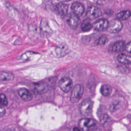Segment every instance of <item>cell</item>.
Returning <instances> with one entry per match:
<instances>
[{
  "label": "cell",
  "mask_w": 131,
  "mask_h": 131,
  "mask_svg": "<svg viewBox=\"0 0 131 131\" xmlns=\"http://www.w3.org/2000/svg\"><path fill=\"white\" fill-rule=\"evenodd\" d=\"M108 41V38L106 36H103L98 38L95 40V43L98 46V45L103 46V45H105V44L107 43Z\"/></svg>",
  "instance_id": "ffe728a7"
},
{
  "label": "cell",
  "mask_w": 131,
  "mask_h": 131,
  "mask_svg": "<svg viewBox=\"0 0 131 131\" xmlns=\"http://www.w3.org/2000/svg\"><path fill=\"white\" fill-rule=\"evenodd\" d=\"M84 92V87L81 84H77L73 89L70 100L72 103H77L81 99Z\"/></svg>",
  "instance_id": "6da1fadb"
},
{
  "label": "cell",
  "mask_w": 131,
  "mask_h": 131,
  "mask_svg": "<svg viewBox=\"0 0 131 131\" xmlns=\"http://www.w3.org/2000/svg\"><path fill=\"white\" fill-rule=\"evenodd\" d=\"M109 22L105 19H101L96 20L93 24L92 27L96 31L103 32L107 30Z\"/></svg>",
  "instance_id": "5b68a950"
},
{
  "label": "cell",
  "mask_w": 131,
  "mask_h": 131,
  "mask_svg": "<svg viewBox=\"0 0 131 131\" xmlns=\"http://www.w3.org/2000/svg\"><path fill=\"white\" fill-rule=\"evenodd\" d=\"M118 61L124 64H130L131 62L130 56H128L124 53H120L117 57Z\"/></svg>",
  "instance_id": "9a60e30c"
},
{
  "label": "cell",
  "mask_w": 131,
  "mask_h": 131,
  "mask_svg": "<svg viewBox=\"0 0 131 131\" xmlns=\"http://www.w3.org/2000/svg\"><path fill=\"white\" fill-rule=\"evenodd\" d=\"M73 131H81V130L79 128L76 127H74V128H73Z\"/></svg>",
  "instance_id": "cb8c5ba5"
},
{
  "label": "cell",
  "mask_w": 131,
  "mask_h": 131,
  "mask_svg": "<svg viewBox=\"0 0 131 131\" xmlns=\"http://www.w3.org/2000/svg\"><path fill=\"white\" fill-rule=\"evenodd\" d=\"M95 124V122L93 119L89 118H83L79 122V126L84 131H87Z\"/></svg>",
  "instance_id": "52a82bcc"
},
{
  "label": "cell",
  "mask_w": 131,
  "mask_h": 131,
  "mask_svg": "<svg viewBox=\"0 0 131 131\" xmlns=\"http://www.w3.org/2000/svg\"><path fill=\"white\" fill-rule=\"evenodd\" d=\"M54 9L60 16H64L67 14L68 6L67 4L63 3H58L54 6Z\"/></svg>",
  "instance_id": "7c38bea8"
},
{
  "label": "cell",
  "mask_w": 131,
  "mask_h": 131,
  "mask_svg": "<svg viewBox=\"0 0 131 131\" xmlns=\"http://www.w3.org/2000/svg\"><path fill=\"white\" fill-rule=\"evenodd\" d=\"M6 113V110L3 106H0V118L3 117Z\"/></svg>",
  "instance_id": "7402d4cb"
},
{
  "label": "cell",
  "mask_w": 131,
  "mask_h": 131,
  "mask_svg": "<svg viewBox=\"0 0 131 131\" xmlns=\"http://www.w3.org/2000/svg\"><path fill=\"white\" fill-rule=\"evenodd\" d=\"M49 90V86L46 83L39 82L34 84V90L38 94H43L46 93Z\"/></svg>",
  "instance_id": "9c48e42d"
},
{
  "label": "cell",
  "mask_w": 131,
  "mask_h": 131,
  "mask_svg": "<svg viewBox=\"0 0 131 131\" xmlns=\"http://www.w3.org/2000/svg\"><path fill=\"white\" fill-rule=\"evenodd\" d=\"M122 27V24L121 21L118 19H114L109 22L107 30L110 33H116L119 32Z\"/></svg>",
  "instance_id": "3957f363"
},
{
  "label": "cell",
  "mask_w": 131,
  "mask_h": 131,
  "mask_svg": "<svg viewBox=\"0 0 131 131\" xmlns=\"http://www.w3.org/2000/svg\"><path fill=\"white\" fill-rule=\"evenodd\" d=\"M130 16V13L129 10H123L118 13L116 14L118 19L125 20L128 19Z\"/></svg>",
  "instance_id": "ac0fdd59"
},
{
  "label": "cell",
  "mask_w": 131,
  "mask_h": 131,
  "mask_svg": "<svg viewBox=\"0 0 131 131\" xmlns=\"http://www.w3.org/2000/svg\"><path fill=\"white\" fill-rule=\"evenodd\" d=\"M72 81L69 77H63L59 81V87L65 93L69 92L72 89Z\"/></svg>",
  "instance_id": "277c9868"
},
{
  "label": "cell",
  "mask_w": 131,
  "mask_h": 131,
  "mask_svg": "<svg viewBox=\"0 0 131 131\" xmlns=\"http://www.w3.org/2000/svg\"><path fill=\"white\" fill-rule=\"evenodd\" d=\"M112 87L110 85L105 84L102 86L100 89V92L103 95L108 96L112 93Z\"/></svg>",
  "instance_id": "e0dca14e"
},
{
  "label": "cell",
  "mask_w": 131,
  "mask_h": 131,
  "mask_svg": "<svg viewBox=\"0 0 131 131\" xmlns=\"http://www.w3.org/2000/svg\"><path fill=\"white\" fill-rule=\"evenodd\" d=\"M131 42H129L128 43L127 45H126L125 47V49L129 53H131Z\"/></svg>",
  "instance_id": "603a6c76"
},
{
  "label": "cell",
  "mask_w": 131,
  "mask_h": 131,
  "mask_svg": "<svg viewBox=\"0 0 131 131\" xmlns=\"http://www.w3.org/2000/svg\"><path fill=\"white\" fill-rule=\"evenodd\" d=\"M18 94L21 99L25 102L30 101L33 98L32 95L29 90L25 88H21L18 90Z\"/></svg>",
  "instance_id": "8fae6325"
},
{
  "label": "cell",
  "mask_w": 131,
  "mask_h": 131,
  "mask_svg": "<svg viewBox=\"0 0 131 131\" xmlns=\"http://www.w3.org/2000/svg\"><path fill=\"white\" fill-rule=\"evenodd\" d=\"M102 12L97 7L92 6L88 8L86 13V16L90 20H94L100 17Z\"/></svg>",
  "instance_id": "8992f818"
},
{
  "label": "cell",
  "mask_w": 131,
  "mask_h": 131,
  "mask_svg": "<svg viewBox=\"0 0 131 131\" xmlns=\"http://www.w3.org/2000/svg\"><path fill=\"white\" fill-rule=\"evenodd\" d=\"M81 28L84 32H88L92 29V24L88 20H85L81 25Z\"/></svg>",
  "instance_id": "d6986e66"
},
{
  "label": "cell",
  "mask_w": 131,
  "mask_h": 131,
  "mask_svg": "<svg viewBox=\"0 0 131 131\" xmlns=\"http://www.w3.org/2000/svg\"><path fill=\"white\" fill-rule=\"evenodd\" d=\"M0 103L4 106H7L8 105V100L5 94H0Z\"/></svg>",
  "instance_id": "44dd1931"
},
{
  "label": "cell",
  "mask_w": 131,
  "mask_h": 131,
  "mask_svg": "<svg viewBox=\"0 0 131 131\" xmlns=\"http://www.w3.org/2000/svg\"><path fill=\"white\" fill-rule=\"evenodd\" d=\"M93 103L91 100H85L80 106L81 114L84 116H87L91 114L92 110Z\"/></svg>",
  "instance_id": "7a4b0ae2"
},
{
  "label": "cell",
  "mask_w": 131,
  "mask_h": 131,
  "mask_svg": "<svg viewBox=\"0 0 131 131\" xmlns=\"http://www.w3.org/2000/svg\"><path fill=\"white\" fill-rule=\"evenodd\" d=\"M56 53L59 57H63L69 52V49L67 45L62 43L57 47L56 49Z\"/></svg>",
  "instance_id": "4fadbf2b"
},
{
  "label": "cell",
  "mask_w": 131,
  "mask_h": 131,
  "mask_svg": "<svg viewBox=\"0 0 131 131\" xmlns=\"http://www.w3.org/2000/svg\"><path fill=\"white\" fill-rule=\"evenodd\" d=\"M67 22L71 28L75 29L80 24V20L79 17L74 14L71 13L67 17Z\"/></svg>",
  "instance_id": "ba28073f"
},
{
  "label": "cell",
  "mask_w": 131,
  "mask_h": 131,
  "mask_svg": "<svg viewBox=\"0 0 131 131\" xmlns=\"http://www.w3.org/2000/svg\"><path fill=\"white\" fill-rule=\"evenodd\" d=\"M71 8L73 14L79 17L82 15L85 10L84 6L81 3L78 2H74L72 4Z\"/></svg>",
  "instance_id": "30bf717a"
},
{
  "label": "cell",
  "mask_w": 131,
  "mask_h": 131,
  "mask_svg": "<svg viewBox=\"0 0 131 131\" xmlns=\"http://www.w3.org/2000/svg\"><path fill=\"white\" fill-rule=\"evenodd\" d=\"M125 42L124 40L118 41L113 46L112 51L114 52H121L125 49Z\"/></svg>",
  "instance_id": "5bb4252c"
},
{
  "label": "cell",
  "mask_w": 131,
  "mask_h": 131,
  "mask_svg": "<svg viewBox=\"0 0 131 131\" xmlns=\"http://www.w3.org/2000/svg\"><path fill=\"white\" fill-rule=\"evenodd\" d=\"M15 78L14 74L10 72H0V79L4 81H11Z\"/></svg>",
  "instance_id": "2e32d148"
}]
</instances>
